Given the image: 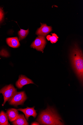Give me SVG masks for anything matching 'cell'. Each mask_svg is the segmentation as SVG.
I'll list each match as a JSON object with an SVG mask.
<instances>
[{
    "label": "cell",
    "mask_w": 83,
    "mask_h": 125,
    "mask_svg": "<svg viewBox=\"0 0 83 125\" xmlns=\"http://www.w3.org/2000/svg\"><path fill=\"white\" fill-rule=\"evenodd\" d=\"M37 121L41 125H65L56 111L49 107L41 113Z\"/></svg>",
    "instance_id": "cell-1"
},
{
    "label": "cell",
    "mask_w": 83,
    "mask_h": 125,
    "mask_svg": "<svg viewBox=\"0 0 83 125\" xmlns=\"http://www.w3.org/2000/svg\"><path fill=\"white\" fill-rule=\"evenodd\" d=\"M70 58L74 70L81 82L83 83V58L82 51L76 44L71 50Z\"/></svg>",
    "instance_id": "cell-2"
},
{
    "label": "cell",
    "mask_w": 83,
    "mask_h": 125,
    "mask_svg": "<svg viewBox=\"0 0 83 125\" xmlns=\"http://www.w3.org/2000/svg\"><path fill=\"white\" fill-rule=\"evenodd\" d=\"M27 98L25 92H17L9 100L8 102L9 104L17 107L18 105H23Z\"/></svg>",
    "instance_id": "cell-3"
},
{
    "label": "cell",
    "mask_w": 83,
    "mask_h": 125,
    "mask_svg": "<svg viewBox=\"0 0 83 125\" xmlns=\"http://www.w3.org/2000/svg\"><path fill=\"white\" fill-rule=\"evenodd\" d=\"M17 92V89L11 84L5 86L0 90V94H2L4 96V102L3 105H5L6 102Z\"/></svg>",
    "instance_id": "cell-4"
},
{
    "label": "cell",
    "mask_w": 83,
    "mask_h": 125,
    "mask_svg": "<svg viewBox=\"0 0 83 125\" xmlns=\"http://www.w3.org/2000/svg\"><path fill=\"white\" fill-rule=\"evenodd\" d=\"M46 43L44 37L38 36L31 44V48L40 51H43Z\"/></svg>",
    "instance_id": "cell-5"
},
{
    "label": "cell",
    "mask_w": 83,
    "mask_h": 125,
    "mask_svg": "<svg viewBox=\"0 0 83 125\" xmlns=\"http://www.w3.org/2000/svg\"><path fill=\"white\" fill-rule=\"evenodd\" d=\"M34 84L32 81L25 75H21L19 76L18 81L16 82V85L19 89H21L23 86L30 84Z\"/></svg>",
    "instance_id": "cell-6"
},
{
    "label": "cell",
    "mask_w": 83,
    "mask_h": 125,
    "mask_svg": "<svg viewBox=\"0 0 83 125\" xmlns=\"http://www.w3.org/2000/svg\"><path fill=\"white\" fill-rule=\"evenodd\" d=\"M35 107L32 108L27 107V108L22 109L21 108L17 109L18 111H20L23 112L27 120H28L29 117L30 116H32L34 118L36 117L37 113V111L34 109Z\"/></svg>",
    "instance_id": "cell-7"
},
{
    "label": "cell",
    "mask_w": 83,
    "mask_h": 125,
    "mask_svg": "<svg viewBox=\"0 0 83 125\" xmlns=\"http://www.w3.org/2000/svg\"><path fill=\"white\" fill-rule=\"evenodd\" d=\"M52 30L51 26H47L46 24H41V27L38 29L36 32V34L38 36H46Z\"/></svg>",
    "instance_id": "cell-8"
},
{
    "label": "cell",
    "mask_w": 83,
    "mask_h": 125,
    "mask_svg": "<svg viewBox=\"0 0 83 125\" xmlns=\"http://www.w3.org/2000/svg\"><path fill=\"white\" fill-rule=\"evenodd\" d=\"M6 114L9 120L11 122L15 121L19 115L18 110L14 108H11L7 110Z\"/></svg>",
    "instance_id": "cell-9"
},
{
    "label": "cell",
    "mask_w": 83,
    "mask_h": 125,
    "mask_svg": "<svg viewBox=\"0 0 83 125\" xmlns=\"http://www.w3.org/2000/svg\"><path fill=\"white\" fill-rule=\"evenodd\" d=\"M6 42L9 47L13 48H18L20 45L17 37L7 38L6 39Z\"/></svg>",
    "instance_id": "cell-10"
},
{
    "label": "cell",
    "mask_w": 83,
    "mask_h": 125,
    "mask_svg": "<svg viewBox=\"0 0 83 125\" xmlns=\"http://www.w3.org/2000/svg\"><path fill=\"white\" fill-rule=\"evenodd\" d=\"M12 124L14 125H28L29 124L23 114L19 115Z\"/></svg>",
    "instance_id": "cell-11"
},
{
    "label": "cell",
    "mask_w": 83,
    "mask_h": 125,
    "mask_svg": "<svg viewBox=\"0 0 83 125\" xmlns=\"http://www.w3.org/2000/svg\"><path fill=\"white\" fill-rule=\"evenodd\" d=\"M6 113L2 111L0 113V125H9Z\"/></svg>",
    "instance_id": "cell-12"
},
{
    "label": "cell",
    "mask_w": 83,
    "mask_h": 125,
    "mask_svg": "<svg viewBox=\"0 0 83 125\" xmlns=\"http://www.w3.org/2000/svg\"><path fill=\"white\" fill-rule=\"evenodd\" d=\"M29 32V29L27 30L20 29L18 32L19 41L25 39L28 35Z\"/></svg>",
    "instance_id": "cell-13"
},
{
    "label": "cell",
    "mask_w": 83,
    "mask_h": 125,
    "mask_svg": "<svg viewBox=\"0 0 83 125\" xmlns=\"http://www.w3.org/2000/svg\"><path fill=\"white\" fill-rule=\"evenodd\" d=\"M52 36L50 35L47 36L46 38L48 41H50L52 43H55L58 41V37L55 33H52Z\"/></svg>",
    "instance_id": "cell-14"
},
{
    "label": "cell",
    "mask_w": 83,
    "mask_h": 125,
    "mask_svg": "<svg viewBox=\"0 0 83 125\" xmlns=\"http://www.w3.org/2000/svg\"><path fill=\"white\" fill-rule=\"evenodd\" d=\"M0 55L7 57L9 56L8 52L4 50H2L0 52Z\"/></svg>",
    "instance_id": "cell-15"
},
{
    "label": "cell",
    "mask_w": 83,
    "mask_h": 125,
    "mask_svg": "<svg viewBox=\"0 0 83 125\" xmlns=\"http://www.w3.org/2000/svg\"><path fill=\"white\" fill-rule=\"evenodd\" d=\"M4 15L2 10L0 8V22L2 21L4 17Z\"/></svg>",
    "instance_id": "cell-16"
},
{
    "label": "cell",
    "mask_w": 83,
    "mask_h": 125,
    "mask_svg": "<svg viewBox=\"0 0 83 125\" xmlns=\"http://www.w3.org/2000/svg\"><path fill=\"white\" fill-rule=\"evenodd\" d=\"M31 125H40V124L38 122H33L32 123Z\"/></svg>",
    "instance_id": "cell-17"
}]
</instances>
